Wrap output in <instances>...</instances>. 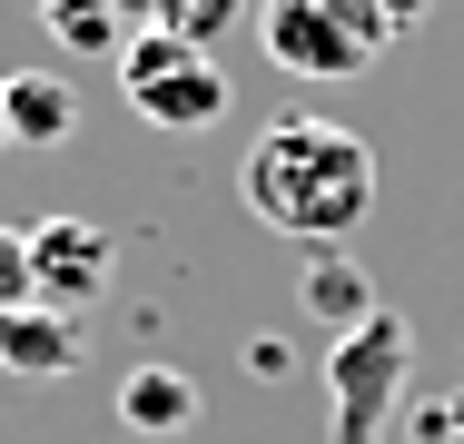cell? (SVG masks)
<instances>
[{
  "label": "cell",
  "mask_w": 464,
  "mask_h": 444,
  "mask_svg": "<svg viewBox=\"0 0 464 444\" xmlns=\"http://www.w3.org/2000/svg\"><path fill=\"white\" fill-rule=\"evenodd\" d=\"M70 129H80L70 80H50V70H20L10 80V149H60Z\"/></svg>",
  "instance_id": "cell-9"
},
{
  "label": "cell",
  "mask_w": 464,
  "mask_h": 444,
  "mask_svg": "<svg viewBox=\"0 0 464 444\" xmlns=\"http://www.w3.org/2000/svg\"><path fill=\"white\" fill-rule=\"evenodd\" d=\"M30 266H40V306L80 316V306L109 296L119 247H109V227H90V217H40V227H30Z\"/></svg>",
  "instance_id": "cell-5"
},
{
  "label": "cell",
  "mask_w": 464,
  "mask_h": 444,
  "mask_svg": "<svg viewBox=\"0 0 464 444\" xmlns=\"http://www.w3.org/2000/svg\"><path fill=\"white\" fill-rule=\"evenodd\" d=\"M0 365H10V375H70V365H80V316H60V306H10V316H0Z\"/></svg>",
  "instance_id": "cell-7"
},
{
  "label": "cell",
  "mask_w": 464,
  "mask_h": 444,
  "mask_svg": "<svg viewBox=\"0 0 464 444\" xmlns=\"http://www.w3.org/2000/svg\"><path fill=\"white\" fill-rule=\"evenodd\" d=\"M415 435L425 444H464V395H435V405L415 415Z\"/></svg>",
  "instance_id": "cell-13"
},
{
  "label": "cell",
  "mask_w": 464,
  "mask_h": 444,
  "mask_svg": "<svg viewBox=\"0 0 464 444\" xmlns=\"http://www.w3.org/2000/svg\"><path fill=\"white\" fill-rule=\"evenodd\" d=\"M0 149H10V80H0Z\"/></svg>",
  "instance_id": "cell-16"
},
{
  "label": "cell",
  "mask_w": 464,
  "mask_h": 444,
  "mask_svg": "<svg viewBox=\"0 0 464 444\" xmlns=\"http://www.w3.org/2000/svg\"><path fill=\"white\" fill-rule=\"evenodd\" d=\"M40 10H50V0H40Z\"/></svg>",
  "instance_id": "cell-17"
},
{
  "label": "cell",
  "mask_w": 464,
  "mask_h": 444,
  "mask_svg": "<svg viewBox=\"0 0 464 444\" xmlns=\"http://www.w3.org/2000/svg\"><path fill=\"white\" fill-rule=\"evenodd\" d=\"M109 10H119V30H149L159 20V0H109Z\"/></svg>",
  "instance_id": "cell-14"
},
{
  "label": "cell",
  "mask_w": 464,
  "mask_h": 444,
  "mask_svg": "<svg viewBox=\"0 0 464 444\" xmlns=\"http://www.w3.org/2000/svg\"><path fill=\"white\" fill-rule=\"evenodd\" d=\"M296 296H306V316H316L326 336H346V326H366V316H375V276L346 257V247H316L306 276H296Z\"/></svg>",
  "instance_id": "cell-8"
},
{
  "label": "cell",
  "mask_w": 464,
  "mask_h": 444,
  "mask_svg": "<svg viewBox=\"0 0 464 444\" xmlns=\"http://www.w3.org/2000/svg\"><path fill=\"white\" fill-rule=\"evenodd\" d=\"M40 306V266H30V227H0V316Z\"/></svg>",
  "instance_id": "cell-12"
},
{
  "label": "cell",
  "mask_w": 464,
  "mask_h": 444,
  "mask_svg": "<svg viewBox=\"0 0 464 444\" xmlns=\"http://www.w3.org/2000/svg\"><path fill=\"white\" fill-rule=\"evenodd\" d=\"M208 415V395H198V375H179V365H129L119 375V425L129 435H188Z\"/></svg>",
  "instance_id": "cell-6"
},
{
  "label": "cell",
  "mask_w": 464,
  "mask_h": 444,
  "mask_svg": "<svg viewBox=\"0 0 464 444\" xmlns=\"http://www.w3.org/2000/svg\"><path fill=\"white\" fill-rule=\"evenodd\" d=\"M257 0H159V20L149 30H179V40H198V50H218V30H237Z\"/></svg>",
  "instance_id": "cell-10"
},
{
  "label": "cell",
  "mask_w": 464,
  "mask_h": 444,
  "mask_svg": "<svg viewBox=\"0 0 464 444\" xmlns=\"http://www.w3.org/2000/svg\"><path fill=\"white\" fill-rule=\"evenodd\" d=\"M257 50L286 80H356L395 50L385 0H257Z\"/></svg>",
  "instance_id": "cell-2"
},
{
  "label": "cell",
  "mask_w": 464,
  "mask_h": 444,
  "mask_svg": "<svg viewBox=\"0 0 464 444\" xmlns=\"http://www.w3.org/2000/svg\"><path fill=\"white\" fill-rule=\"evenodd\" d=\"M119 89H129V109L149 119V129H218L227 119V70H218V50H198L179 30H129L119 40Z\"/></svg>",
  "instance_id": "cell-4"
},
{
  "label": "cell",
  "mask_w": 464,
  "mask_h": 444,
  "mask_svg": "<svg viewBox=\"0 0 464 444\" xmlns=\"http://www.w3.org/2000/svg\"><path fill=\"white\" fill-rule=\"evenodd\" d=\"M405 375H415V336H405L395 306H375L366 326H346L326 346V415H336L326 435L336 444H385L395 405H405Z\"/></svg>",
  "instance_id": "cell-3"
},
{
  "label": "cell",
  "mask_w": 464,
  "mask_h": 444,
  "mask_svg": "<svg viewBox=\"0 0 464 444\" xmlns=\"http://www.w3.org/2000/svg\"><path fill=\"white\" fill-rule=\"evenodd\" d=\"M385 20H395V30H405V20H425V0H385Z\"/></svg>",
  "instance_id": "cell-15"
},
{
  "label": "cell",
  "mask_w": 464,
  "mask_h": 444,
  "mask_svg": "<svg viewBox=\"0 0 464 444\" xmlns=\"http://www.w3.org/2000/svg\"><path fill=\"white\" fill-rule=\"evenodd\" d=\"M237 198L296 247H346L375 208V149L336 119H267L237 159Z\"/></svg>",
  "instance_id": "cell-1"
},
{
  "label": "cell",
  "mask_w": 464,
  "mask_h": 444,
  "mask_svg": "<svg viewBox=\"0 0 464 444\" xmlns=\"http://www.w3.org/2000/svg\"><path fill=\"white\" fill-rule=\"evenodd\" d=\"M50 30H60V50H119V40H129V30H119V10H109V0H50Z\"/></svg>",
  "instance_id": "cell-11"
}]
</instances>
